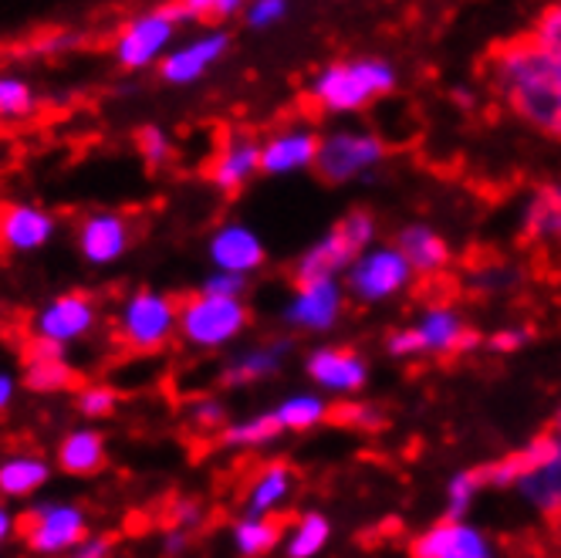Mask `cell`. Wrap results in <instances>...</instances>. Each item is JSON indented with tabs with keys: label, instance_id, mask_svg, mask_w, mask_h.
<instances>
[{
	"label": "cell",
	"instance_id": "5b68a950",
	"mask_svg": "<svg viewBox=\"0 0 561 558\" xmlns=\"http://www.w3.org/2000/svg\"><path fill=\"white\" fill-rule=\"evenodd\" d=\"M392 89V68L382 61H335L314 75L311 102L322 112H352Z\"/></svg>",
	"mask_w": 561,
	"mask_h": 558
},
{
	"label": "cell",
	"instance_id": "30bf717a",
	"mask_svg": "<svg viewBox=\"0 0 561 558\" xmlns=\"http://www.w3.org/2000/svg\"><path fill=\"white\" fill-rule=\"evenodd\" d=\"M75 248L85 264L108 267L133 248V224L123 210H92L75 227Z\"/></svg>",
	"mask_w": 561,
	"mask_h": 558
},
{
	"label": "cell",
	"instance_id": "f1b7e54d",
	"mask_svg": "<svg viewBox=\"0 0 561 558\" xmlns=\"http://www.w3.org/2000/svg\"><path fill=\"white\" fill-rule=\"evenodd\" d=\"M413 332H416L420 345L433 349V352H457L473 342V335L460 326V318L450 308H433Z\"/></svg>",
	"mask_w": 561,
	"mask_h": 558
},
{
	"label": "cell",
	"instance_id": "3957f363",
	"mask_svg": "<svg viewBox=\"0 0 561 558\" xmlns=\"http://www.w3.org/2000/svg\"><path fill=\"white\" fill-rule=\"evenodd\" d=\"M176 322H180V298L159 288H136L118 305L115 332L126 349L152 355L163 352L176 339Z\"/></svg>",
	"mask_w": 561,
	"mask_h": 558
},
{
	"label": "cell",
	"instance_id": "8fae6325",
	"mask_svg": "<svg viewBox=\"0 0 561 558\" xmlns=\"http://www.w3.org/2000/svg\"><path fill=\"white\" fill-rule=\"evenodd\" d=\"M382 143L366 133H332L318 143L314 156V173L325 183H345L355 173L376 167L382 159Z\"/></svg>",
	"mask_w": 561,
	"mask_h": 558
},
{
	"label": "cell",
	"instance_id": "f5cc1de1",
	"mask_svg": "<svg viewBox=\"0 0 561 558\" xmlns=\"http://www.w3.org/2000/svg\"><path fill=\"white\" fill-rule=\"evenodd\" d=\"M558 433H561V413H558Z\"/></svg>",
	"mask_w": 561,
	"mask_h": 558
},
{
	"label": "cell",
	"instance_id": "603a6c76",
	"mask_svg": "<svg viewBox=\"0 0 561 558\" xmlns=\"http://www.w3.org/2000/svg\"><path fill=\"white\" fill-rule=\"evenodd\" d=\"M288 352H291V342L288 339H274L267 345H254V349L237 352L230 363L224 366L220 383L227 389H240V386L261 383V379H267V376H274L280 369V363L288 358Z\"/></svg>",
	"mask_w": 561,
	"mask_h": 558
},
{
	"label": "cell",
	"instance_id": "1f68e13d",
	"mask_svg": "<svg viewBox=\"0 0 561 558\" xmlns=\"http://www.w3.org/2000/svg\"><path fill=\"white\" fill-rule=\"evenodd\" d=\"M329 535H332L329 517L318 514V511H308V514H301L298 522L291 525L285 551H288V558H314L318 551L329 545Z\"/></svg>",
	"mask_w": 561,
	"mask_h": 558
},
{
	"label": "cell",
	"instance_id": "c3c4849f",
	"mask_svg": "<svg viewBox=\"0 0 561 558\" xmlns=\"http://www.w3.org/2000/svg\"><path fill=\"white\" fill-rule=\"evenodd\" d=\"M18 389H21V379L11 369H0V413H8L14 407Z\"/></svg>",
	"mask_w": 561,
	"mask_h": 558
},
{
	"label": "cell",
	"instance_id": "484cf974",
	"mask_svg": "<svg viewBox=\"0 0 561 558\" xmlns=\"http://www.w3.org/2000/svg\"><path fill=\"white\" fill-rule=\"evenodd\" d=\"M230 538H233V548L244 558H261L271 548H277V542L285 538V525H280L274 514H267V517L240 514L230 528Z\"/></svg>",
	"mask_w": 561,
	"mask_h": 558
},
{
	"label": "cell",
	"instance_id": "d6986e66",
	"mask_svg": "<svg viewBox=\"0 0 561 558\" xmlns=\"http://www.w3.org/2000/svg\"><path fill=\"white\" fill-rule=\"evenodd\" d=\"M318 139L311 129H280L261 143V173L264 176H288L314 167Z\"/></svg>",
	"mask_w": 561,
	"mask_h": 558
},
{
	"label": "cell",
	"instance_id": "4dcf8cb0",
	"mask_svg": "<svg viewBox=\"0 0 561 558\" xmlns=\"http://www.w3.org/2000/svg\"><path fill=\"white\" fill-rule=\"evenodd\" d=\"M332 407L322 400V396L314 392H298V396H288L285 403L274 407V417L280 423V430H311L322 420H329Z\"/></svg>",
	"mask_w": 561,
	"mask_h": 558
},
{
	"label": "cell",
	"instance_id": "4fadbf2b",
	"mask_svg": "<svg viewBox=\"0 0 561 558\" xmlns=\"http://www.w3.org/2000/svg\"><path fill=\"white\" fill-rule=\"evenodd\" d=\"M261 173V143L248 133H227L224 143L217 146L210 167H207V180L233 196L244 190L254 176Z\"/></svg>",
	"mask_w": 561,
	"mask_h": 558
},
{
	"label": "cell",
	"instance_id": "9c48e42d",
	"mask_svg": "<svg viewBox=\"0 0 561 558\" xmlns=\"http://www.w3.org/2000/svg\"><path fill=\"white\" fill-rule=\"evenodd\" d=\"M227 52H230V34L224 27L199 31L186 37V42L173 45V52L159 61L156 75L173 89H186V86H196Z\"/></svg>",
	"mask_w": 561,
	"mask_h": 558
},
{
	"label": "cell",
	"instance_id": "816d5d0a",
	"mask_svg": "<svg viewBox=\"0 0 561 558\" xmlns=\"http://www.w3.org/2000/svg\"><path fill=\"white\" fill-rule=\"evenodd\" d=\"M554 237H558V241H561V217H558V227H554Z\"/></svg>",
	"mask_w": 561,
	"mask_h": 558
},
{
	"label": "cell",
	"instance_id": "8d00e7d4",
	"mask_svg": "<svg viewBox=\"0 0 561 558\" xmlns=\"http://www.w3.org/2000/svg\"><path fill=\"white\" fill-rule=\"evenodd\" d=\"M190 423L199 433H220L227 426V407L217 400V396H199V400L190 407Z\"/></svg>",
	"mask_w": 561,
	"mask_h": 558
},
{
	"label": "cell",
	"instance_id": "ab89813d",
	"mask_svg": "<svg viewBox=\"0 0 561 558\" xmlns=\"http://www.w3.org/2000/svg\"><path fill=\"white\" fill-rule=\"evenodd\" d=\"M204 295H217V298H244L248 295V277L244 274H230V271H210L199 285Z\"/></svg>",
	"mask_w": 561,
	"mask_h": 558
},
{
	"label": "cell",
	"instance_id": "2e32d148",
	"mask_svg": "<svg viewBox=\"0 0 561 558\" xmlns=\"http://www.w3.org/2000/svg\"><path fill=\"white\" fill-rule=\"evenodd\" d=\"M342 288L335 282H305L285 305V322L301 332H325L339 322Z\"/></svg>",
	"mask_w": 561,
	"mask_h": 558
},
{
	"label": "cell",
	"instance_id": "52a82bcc",
	"mask_svg": "<svg viewBox=\"0 0 561 558\" xmlns=\"http://www.w3.org/2000/svg\"><path fill=\"white\" fill-rule=\"evenodd\" d=\"M176 21L167 14V8H146L136 11L133 18H126V24L115 31L112 42V58L118 68L126 71H146V68H159L173 45H176Z\"/></svg>",
	"mask_w": 561,
	"mask_h": 558
},
{
	"label": "cell",
	"instance_id": "60d3db41",
	"mask_svg": "<svg viewBox=\"0 0 561 558\" xmlns=\"http://www.w3.org/2000/svg\"><path fill=\"white\" fill-rule=\"evenodd\" d=\"M82 45V37H78V31H68V27H58V31H48L42 37H34L31 42V55H42V58H51V55H65L71 48Z\"/></svg>",
	"mask_w": 561,
	"mask_h": 558
},
{
	"label": "cell",
	"instance_id": "7a4b0ae2",
	"mask_svg": "<svg viewBox=\"0 0 561 558\" xmlns=\"http://www.w3.org/2000/svg\"><path fill=\"white\" fill-rule=\"evenodd\" d=\"M248 322L251 315L244 298H217L196 292L180 301L176 339L196 352H217L244 335Z\"/></svg>",
	"mask_w": 561,
	"mask_h": 558
},
{
	"label": "cell",
	"instance_id": "4316f807",
	"mask_svg": "<svg viewBox=\"0 0 561 558\" xmlns=\"http://www.w3.org/2000/svg\"><path fill=\"white\" fill-rule=\"evenodd\" d=\"M399 254L410 264V271H423V274H436L444 271V264L450 261L447 244L430 227H407L399 234Z\"/></svg>",
	"mask_w": 561,
	"mask_h": 558
},
{
	"label": "cell",
	"instance_id": "bcb514c9",
	"mask_svg": "<svg viewBox=\"0 0 561 558\" xmlns=\"http://www.w3.org/2000/svg\"><path fill=\"white\" fill-rule=\"evenodd\" d=\"M14 535H21V514L4 498H0V548L11 545Z\"/></svg>",
	"mask_w": 561,
	"mask_h": 558
},
{
	"label": "cell",
	"instance_id": "d590c367",
	"mask_svg": "<svg viewBox=\"0 0 561 558\" xmlns=\"http://www.w3.org/2000/svg\"><path fill=\"white\" fill-rule=\"evenodd\" d=\"M136 149L142 156V163L159 170V167H167L170 163V156H173V139L163 126H156V123H146L136 129Z\"/></svg>",
	"mask_w": 561,
	"mask_h": 558
},
{
	"label": "cell",
	"instance_id": "6da1fadb",
	"mask_svg": "<svg viewBox=\"0 0 561 558\" xmlns=\"http://www.w3.org/2000/svg\"><path fill=\"white\" fill-rule=\"evenodd\" d=\"M484 82L531 129L561 136V65L538 45V37L514 34L484 55Z\"/></svg>",
	"mask_w": 561,
	"mask_h": 558
},
{
	"label": "cell",
	"instance_id": "f907efd6",
	"mask_svg": "<svg viewBox=\"0 0 561 558\" xmlns=\"http://www.w3.org/2000/svg\"><path fill=\"white\" fill-rule=\"evenodd\" d=\"M525 339H528V332H525V329H514V332H501L491 345H494V349H517Z\"/></svg>",
	"mask_w": 561,
	"mask_h": 558
},
{
	"label": "cell",
	"instance_id": "e0dca14e",
	"mask_svg": "<svg viewBox=\"0 0 561 558\" xmlns=\"http://www.w3.org/2000/svg\"><path fill=\"white\" fill-rule=\"evenodd\" d=\"M68 349L45 342V339H31L24 349V386L37 396H55L65 389H75L78 376L71 363L65 358Z\"/></svg>",
	"mask_w": 561,
	"mask_h": 558
},
{
	"label": "cell",
	"instance_id": "cb8c5ba5",
	"mask_svg": "<svg viewBox=\"0 0 561 558\" xmlns=\"http://www.w3.org/2000/svg\"><path fill=\"white\" fill-rule=\"evenodd\" d=\"M558 451V441L554 436H538V441H531L528 447H520L514 454H507L504 460H494L488 467H477L473 477H477V485L484 488V485H494V488H504V485H520L528 474H535L551 454Z\"/></svg>",
	"mask_w": 561,
	"mask_h": 558
},
{
	"label": "cell",
	"instance_id": "44dd1931",
	"mask_svg": "<svg viewBox=\"0 0 561 558\" xmlns=\"http://www.w3.org/2000/svg\"><path fill=\"white\" fill-rule=\"evenodd\" d=\"M55 477V464L45 454L21 451L0 457V498L4 501H31L42 494Z\"/></svg>",
	"mask_w": 561,
	"mask_h": 558
},
{
	"label": "cell",
	"instance_id": "d4e9b609",
	"mask_svg": "<svg viewBox=\"0 0 561 558\" xmlns=\"http://www.w3.org/2000/svg\"><path fill=\"white\" fill-rule=\"evenodd\" d=\"M291 488H295V470L288 464H267L257 470V477L248 488V498H244V514H257V517H267L274 514L280 504L291 498Z\"/></svg>",
	"mask_w": 561,
	"mask_h": 558
},
{
	"label": "cell",
	"instance_id": "ac0fdd59",
	"mask_svg": "<svg viewBox=\"0 0 561 558\" xmlns=\"http://www.w3.org/2000/svg\"><path fill=\"white\" fill-rule=\"evenodd\" d=\"M413 558H494V551L477 528L447 517L413 542Z\"/></svg>",
	"mask_w": 561,
	"mask_h": 558
},
{
	"label": "cell",
	"instance_id": "7c38bea8",
	"mask_svg": "<svg viewBox=\"0 0 561 558\" xmlns=\"http://www.w3.org/2000/svg\"><path fill=\"white\" fill-rule=\"evenodd\" d=\"M58 234V217L37 204L11 201L0 204V248L11 254L45 251Z\"/></svg>",
	"mask_w": 561,
	"mask_h": 558
},
{
	"label": "cell",
	"instance_id": "83f0119b",
	"mask_svg": "<svg viewBox=\"0 0 561 558\" xmlns=\"http://www.w3.org/2000/svg\"><path fill=\"white\" fill-rule=\"evenodd\" d=\"M517 488L525 491V498H531V504L541 514L561 517V441H558V451L535 474H528Z\"/></svg>",
	"mask_w": 561,
	"mask_h": 558
},
{
	"label": "cell",
	"instance_id": "7dc6e473",
	"mask_svg": "<svg viewBox=\"0 0 561 558\" xmlns=\"http://www.w3.org/2000/svg\"><path fill=\"white\" fill-rule=\"evenodd\" d=\"M159 548H163V558H183L190 551V535L180 528H170V532H163V545Z\"/></svg>",
	"mask_w": 561,
	"mask_h": 558
},
{
	"label": "cell",
	"instance_id": "836d02e7",
	"mask_svg": "<svg viewBox=\"0 0 561 558\" xmlns=\"http://www.w3.org/2000/svg\"><path fill=\"white\" fill-rule=\"evenodd\" d=\"M558 217H561V186H545V190H538V196L525 214V234L528 237H554Z\"/></svg>",
	"mask_w": 561,
	"mask_h": 558
},
{
	"label": "cell",
	"instance_id": "8992f818",
	"mask_svg": "<svg viewBox=\"0 0 561 558\" xmlns=\"http://www.w3.org/2000/svg\"><path fill=\"white\" fill-rule=\"evenodd\" d=\"M376 234V220L366 210H352L342 224H335L322 241L311 244L295 264V285L305 282H335L342 267H352L363 258L366 244Z\"/></svg>",
	"mask_w": 561,
	"mask_h": 558
},
{
	"label": "cell",
	"instance_id": "7bdbcfd3",
	"mask_svg": "<svg viewBox=\"0 0 561 558\" xmlns=\"http://www.w3.org/2000/svg\"><path fill=\"white\" fill-rule=\"evenodd\" d=\"M477 488H480V485H477L473 470L454 477V485H450V522H460V514L467 511V504H470V498L477 494Z\"/></svg>",
	"mask_w": 561,
	"mask_h": 558
},
{
	"label": "cell",
	"instance_id": "d6a6232c",
	"mask_svg": "<svg viewBox=\"0 0 561 558\" xmlns=\"http://www.w3.org/2000/svg\"><path fill=\"white\" fill-rule=\"evenodd\" d=\"M37 112V92L21 75H0V123L4 118H27Z\"/></svg>",
	"mask_w": 561,
	"mask_h": 558
},
{
	"label": "cell",
	"instance_id": "f35d334b",
	"mask_svg": "<svg viewBox=\"0 0 561 558\" xmlns=\"http://www.w3.org/2000/svg\"><path fill=\"white\" fill-rule=\"evenodd\" d=\"M285 14H288L285 0H254V4L244 8V24L251 31H267V27L285 21Z\"/></svg>",
	"mask_w": 561,
	"mask_h": 558
},
{
	"label": "cell",
	"instance_id": "f6af8a7d",
	"mask_svg": "<svg viewBox=\"0 0 561 558\" xmlns=\"http://www.w3.org/2000/svg\"><path fill=\"white\" fill-rule=\"evenodd\" d=\"M329 417H335V420H342V423H348V426H379L382 423V417L376 413V410H369V407H358V403H345V407H335Z\"/></svg>",
	"mask_w": 561,
	"mask_h": 558
},
{
	"label": "cell",
	"instance_id": "b9f144b4",
	"mask_svg": "<svg viewBox=\"0 0 561 558\" xmlns=\"http://www.w3.org/2000/svg\"><path fill=\"white\" fill-rule=\"evenodd\" d=\"M204 525V508H199L193 498H176L170 504V528H180V532H196Z\"/></svg>",
	"mask_w": 561,
	"mask_h": 558
},
{
	"label": "cell",
	"instance_id": "ba28073f",
	"mask_svg": "<svg viewBox=\"0 0 561 558\" xmlns=\"http://www.w3.org/2000/svg\"><path fill=\"white\" fill-rule=\"evenodd\" d=\"M31 329H34V339H45V342L68 349L75 342H85L99 329V305L85 292H61L37 308Z\"/></svg>",
	"mask_w": 561,
	"mask_h": 558
},
{
	"label": "cell",
	"instance_id": "9a60e30c",
	"mask_svg": "<svg viewBox=\"0 0 561 558\" xmlns=\"http://www.w3.org/2000/svg\"><path fill=\"white\" fill-rule=\"evenodd\" d=\"M410 282V264L403 261L399 251H373V254H363L352 271H348V285L352 292L363 298V301H379V298H389L396 295Z\"/></svg>",
	"mask_w": 561,
	"mask_h": 558
},
{
	"label": "cell",
	"instance_id": "ffe728a7",
	"mask_svg": "<svg viewBox=\"0 0 561 558\" xmlns=\"http://www.w3.org/2000/svg\"><path fill=\"white\" fill-rule=\"evenodd\" d=\"M105 464L108 441L99 426H71L55 447V467L68 477H95Z\"/></svg>",
	"mask_w": 561,
	"mask_h": 558
},
{
	"label": "cell",
	"instance_id": "e575fe53",
	"mask_svg": "<svg viewBox=\"0 0 561 558\" xmlns=\"http://www.w3.org/2000/svg\"><path fill=\"white\" fill-rule=\"evenodd\" d=\"M118 407V392L108 383H85L75 392V410L85 420H108Z\"/></svg>",
	"mask_w": 561,
	"mask_h": 558
},
{
	"label": "cell",
	"instance_id": "7402d4cb",
	"mask_svg": "<svg viewBox=\"0 0 561 558\" xmlns=\"http://www.w3.org/2000/svg\"><path fill=\"white\" fill-rule=\"evenodd\" d=\"M305 369L318 386L332 392H355L366 383V363L352 349H335V345L314 349Z\"/></svg>",
	"mask_w": 561,
	"mask_h": 558
},
{
	"label": "cell",
	"instance_id": "74e56055",
	"mask_svg": "<svg viewBox=\"0 0 561 558\" xmlns=\"http://www.w3.org/2000/svg\"><path fill=\"white\" fill-rule=\"evenodd\" d=\"M531 34L538 37V45L561 65V4L548 8V11L538 18V24H535Z\"/></svg>",
	"mask_w": 561,
	"mask_h": 558
},
{
	"label": "cell",
	"instance_id": "ee69618b",
	"mask_svg": "<svg viewBox=\"0 0 561 558\" xmlns=\"http://www.w3.org/2000/svg\"><path fill=\"white\" fill-rule=\"evenodd\" d=\"M112 551H115V542L108 535L89 532L82 542H78V548L65 558H112Z\"/></svg>",
	"mask_w": 561,
	"mask_h": 558
},
{
	"label": "cell",
	"instance_id": "277c9868",
	"mask_svg": "<svg viewBox=\"0 0 561 558\" xmlns=\"http://www.w3.org/2000/svg\"><path fill=\"white\" fill-rule=\"evenodd\" d=\"M89 535V514L78 501L45 498L34 501L21 517V538L37 558H65Z\"/></svg>",
	"mask_w": 561,
	"mask_h": 558
},
{
	"label": "cell",
	"instance_id": "681fc988",
	"mask_svg": "<svg viewBox=\"0 0 561 558\" xmlns=\"http://www.w3.org/2000/svg\"><path fill=\"white\" fill-rule=\"evenodd\" d=\"M240 11H244V4H240V0H214V18L217 21H227V18H233Z\"/></svg>",
	"mask_w": 561,
	"mask_h": 558
},
{
	"label": "cell",
	"instance_id": "5bb4252c",
	"mask_svg": "<svg viewBox=\"0 0 561 558\" xmlns=\"http://www.w3.org/2000/svg\"><path fill=\"white\" fill-rule=\"evenodd\" d=\"M207 258L214 264V271H230V274H244L251 277L254 271L264 267L267 251L261 244V237L248 227V224H220L210 241H207Z\"/></svg>",
	"mask_w": 561,
	"mask_h": 558
},
{
	"label": "cell",
	"instance_id": "f546056e",
	"mask_svg": "<svg viewBox=\"0 0 561 558\" xmlns=\"http://www.w3.org/2000/svg\"><path fill=\"white\" fill-rule=\"evenodd\" d=\"M285 433L271 413H257V417H248V420H233L220 430V444L230 447V451H254V447H267L274 444L277 436Z\"/></svg>",
	"mask_w": 561,
	"mask_h": 558
}]
</instances>
